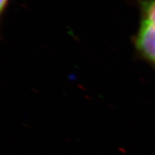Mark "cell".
Wrapping results in <instances>:
<instances>
[{"instance_id":"6da1fadb","label":"cell","mask_w":155,"mask_h":155,"mask_svg":"<svg viewBox=\"0 0 155 155\" xmlns=\"http://www.w3.org/2000/svg\"><path fill=\"white\" fill-rule=\"evenodd\" d=\"M141 7L142 19L136 38V47L155 65V0H144Z\"/></svg>"},{"instance_id":"7a4b0ae2","label":"cell","mask_w":155,"mask_h":155,"mask_svg":"<svg viewBox=\"0 0 155 155\" xmlns=\"http://www.w3.org/2000/svg\"><path fill=\"white\" fill-rule=\"evenodd\" d=\"M9 0H1V2H0V10H1V13H2L4 12V9L6 8L7 4H8Z\"/></svg>"}]
</instances>
